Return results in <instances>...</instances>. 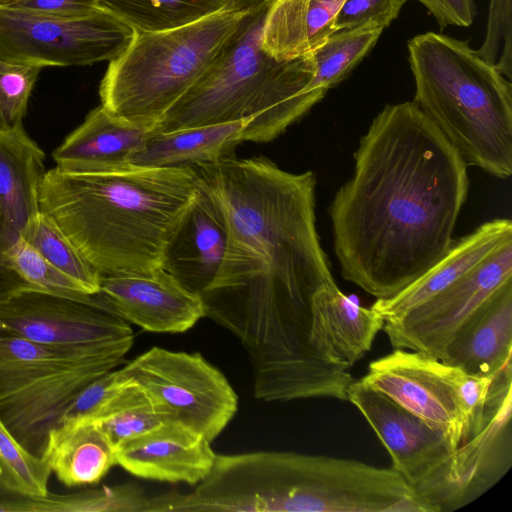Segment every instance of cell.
I'll use <instances>...</instances> for the list:
<instances>
[{
  "instance_id": "1",
  "label": "cell",
  "mask_w": 512,
  "mask_h": 512,
  "mask_svg": "<svg viewBox=\"0 0 512 512\" xmlns=\"http://www.w3.org/2000/svg\"><path fill=\"white\" fill-rule=\"evenodd\" d=\"M193 169L227 228L220 269L201 295L205 317L236 336L257 372L309 365L318 356L313 297L334 281L316 230L314 172L232 156Z\"/></svg>"
},
{
  "instance_id": "2",
  "label": "cell",
  "mask_w": 512,
  "mask_h": 512,
  "mask_svg": "<svg viewBox=\"0 0 512 512\" xmlns=\"http://www.w3.org/2000/svg\"><path fill=\"white\" fill-rule=\"evenodd\" d=\"M354 159L329 208L334 251L345 280L385 299L452 246L467 164L414 101L386 105Z\"/></svg>"
},
{
  "instance_id": "12",
  "label": "cell",
  "mask_w": 512,
  "mask_h": 512,
  "mask_svg": "<svg viewBox=\"0 0 512 512\" xmlns=\"http://www.w3.org/2000/svg\"><path fill=\"white\" fill-rule=\"evenodd\" d=\"M457 367L418 351L394 349L371 361L359 379L443 431L456 449L467 440Z\"/></svg>"
},
{
  "instance_id": "21",
  "label": "cell",
  "mask_w": 512,
  "mask_h": 512,
  "mask_svg": "<svg viewBox=\"0 0 512 512\" xmlns=\"http://www.w3.org/2000/svg\"><path fill=\"white\" fill-rule=\"evenodd\" d=\"M512 240V222L506 218L485 222L454 241L447 253L422 276L392 297L377 299L372 308L391 320L433 297Z\"/></svg>"
},
{
  "instance_id": "29",
  "label": "cell",
  "mask_w": 512,
  "mask_h": 512,
  "mask_svg": "<svg viewBox=\"0 0 512 512\" xmlns=\"http://www.w3.org/2000/svg\"><path fill=\"white\" fill-rule=\"evenodd\" d=\"M42 257L76 281L88 294L99 291L100 275L80 254L71 240L46 213L39 211L20 232Z\"/></svg>"
},
{
  "instance_id": "33",
  "label": "cell",
  "mask_w": 512,
  "mask_h": 512,
  "mask_svg": "<svg viewBox=\"0 0 512 512\" xmlns=\"http://www.w3.org/2000/svg\"><path fill=\"white\" fill-rule=\"evenodd\" d=\"M93 493L32 495L5 485L0 480V512H92Z\"/></svg>"
},
{
  "instance_id": "11",
  "label": "cell",
  "mask_w": 512,
  "mask_h": 512,
  "mask_svg": "<svg viewBox=\"0 0 512 512\" xmlns=\"http://www.w3.org/2000/svg\"><path fill=\"white\" fill-rule=\"evenodd\" d=\"M0 328L43 344L126 351L134 338L128 322L103 308L95 294L78 300L35 288L0 299Z\"/></svg>"
},
{
  "instance_id": "19",
  "label": "cell",
  "mask_w": 512,
  "mask_h": 512,
  "mask_svg": "<svg viewBox=\"0 0 512 512\" xmlns=\"http://www.w3.org/2000/svg\"><path fill=\"white\" fill-rule=\"evenodd\" d=\"M441 361L472 376H491L512 363V280L460 327Z\"/></svg>"
},
{
  "instance_id": "15",
  "label": "cell",
  "mask_w": 512,
  "mask_h": 512,
  "mask_svg": "<svg viewBox=\"0 0 512 512\" xmlns=\"http://www.w3.org/2000/svg\"><path fill=\"white\" fill-rule=\"evenodd\" d=\"M95 295L103 308L150 332L181 333L206 316L201 296L183 287L164 268L100 276Z\"/></svg>"
},
{
  "instance_id": "6",
  "label": "cell",
  "mask_w": 512,
  "mask_h": 512,
  "mask_svg": "<svg viewBox=\"0 0 512 512\" xmlns=\"http://www.w3.org/2000/svg\"><path fill=\"white\" fill-rule=\"evenodd\" d=\"M247 14L224 8L170 30H134L109 62L99 87L101 105L130 123L156 127L217 61Z\"/></svg>"
},
{
  "instance_id": "26",
  "label": "cell",
  "mask_w": 512,
  "mask_h": 512,
  "mask_svg": "<svg viewBox=\"0 0 512 512\" xmlns=\"http://www.w3.org/2000/svg\"><path fill=\"white\" fill-rule=\"evenodd\" d=\"M124 377V376H123ZM171 413L145 388L124 377V382L93 417L117 447L169 420Z\"/></svg>"
},
{
  "instance_id": "39",
  "label": "cell",
  "mask_w": 512,
  "mask_h": 512,
  "mask_svg": "<svg viewBox=\"0 0 512 512\" xmlns=\"http://www.w3.org/2000/svg\"><path fill=\"white\" fill-rule=\"evenodd\" d=\"M274 1L275 0H228L226 8L239 12L256 13L269 8Z\"/></svg>"
},
{
  "instance_id": "14",
  "label": "cell",
  "mask_w": 512,
  "mask_h": 512,
  "mask_svg": "<svg viewBox=\"0 0 512 512\" xmlns=\"http://www.w3.org/2000/svg\"><path fill=\"white\" fill-rule=\"evenodd\" d=\"M347 401L362 414L387 450L391 468L414 489L430 477L454 450L443 431L430 426L360 380L349 385Z\"/></svg>"
},
{
  "instance_id": "13",
  "label": "cell",
  "mask_w": 512,
  "mask_h": 512,
  "mask_svg": "<svg viewBox=\"0 0 512 512\" xmlns=\"http://www.w3.org/2000/svg\"><path fill=\"white\" fill-rule=\"evenodd\" d=\"M512 393L485 426L415 487L430 512H452L493 488L512 466Z\"/></svg>"
},
{
  "instance_id": "3",
  "label": "cell",
  "mask_w": 512,
  "mask_h": 512,
  "mask_svg": "<svg viewBox=\"0 0 512 512\" xmlns=\"http://www.w3.org/2000/svg\"><path fill=\"white\" fill-rule=\"evenodd\" d=\"M199 195L193 167L126 168L94 174L46 171L40 211L100 275L163 268L166 250Z\"/></svg>"
},
{
  "instance_id": "7",
  "label": "cell",
  "mask_w": 512,
  "mask_h": 512,
  "mask_svg": "<svg viewBox=\"0 0 512 512\" xmlns=\"http://www.w3.org/2000/svg\"><path fill=\"white\" fill-rule=\"evenodd\" d=\"M116 347L49 345L0 328V419L43 457L50 432L94 379L124 361Z\"/></svg>"
},
{
  "instance_id": "4",
  "label": "cell",
  "mask_w": 512,
  "mask_h": 512,
  "mask_svg": "<svg viewBox=\"0 0 512 512\" xmlns=\"http://www.w3.org/2000/svg\"><path fill=\"white\" fill-rule=\"evenodd\" d=\"M267 9L246 15L217 61L165 114L155 131L249 120L242 141L269 142L324 97L325 91L312 87L304 57L277 61L262 49Z\"/></svg>"
},
{
  "instance_id": "17",
  "label": "cell",
  "mask_w": 512,
  "mask_h": 512,
  "mask_svg": "<svg viewBox=\"0 0 512 512\" xmlns=\"http://www.w3.org/2000/svg\"><path fill=\"white\" fill-rule=\"evenodd\" d=\"M226 244L224 216L213 197L199 186L197 199L166 250L163 268L201 296L218 274Z\"/></svg>"
},
{
  "instance_id": "28",
  "label": "cell",
  "mask_w": 512,
  "mask_h": 512,
  "mask_svg": "<svg viewBox=\"0 0 512 512\" xmlns=\"http://www.w3.org/2000/svg\"><path fill=\"white\" fill-rule=\"evenodd\" d=\"M383 30L371 26L340 30L303 56L312 74V87L327 92L337 85L371 50Z\"/></svg>"
},
{
  "instance_id": "5",
  "label": "cell",
  "mask_w": 512,
  "mask_h": 512,
  "mask_svg": "<svg viewBox=\"0 0 512 512\" xmlns=\"http://www.w3.org/2000/svg\"><path fill=\"white\" fill-rule=\"evenodd\" d=\"M414 102L461 155L501 179L512 174V86L469 46L441 33L408 42Z\"/></svg>"
},
{
  "instance_id": "27",
  "label": "cell",
  "mask_w": 512,
  "mask_h": 512,
  "mask_svg": "<svg viewBox=\"0 0 512 512\" xmlns=\"http://www.w3.org/2000/svg\"><path fill=\"white\" fill-rule=\"evenodd\" d=\"M97 6L135 31H165L196 22L224 8L228 0H96Z\"/></svg>"
},
{
  "instance_id": "25",
  "label": "cell",
  "mask_w": 512,
  "mask_h": 512,
  "mask_svg": "<svg viewBox=\"0 0 512 512\" xmlns=\"http://www.w3.org/2000/svg\"><path fill=\"white\" fill-rule=\"evenodd\" d=\"M249 120L157 132L129 160L144 168L193 167L213 164L230 156L242 141Z\"/></svg>"
},
{
  "instance_id": "20",
  "label": "cell",
  "mask_w": 512,
  "mask_h": 512,
  "mask_svg": "<svg viewBox=\"0 0 512 512\" xmlns=\"http://www.w3.org/2000/svg\"><path fill=\"white\" fill-rule=\"evenodd\" d=\"M384 322L377 311L359 305L333 281L313 297L311 342L327 360L351 368L371 350Z\"/></svg>"
},
{
  "instance_id": "35",
  "label": "cell",
  "mask_w": 512,
  "mask_h": 512,
  "mask_svg": "<svg viewBox=\"0 0 512 512\" xmlns=\"http://www.w3.org/2000/svg\"><path fill=\"white\" fill-rule=\"evenodd\" d=\"M407 0H344L336 18V32L365 26L387 27Z\"/></svg>"
},
{
  "instance_id": "34",
  "label": "cell",
  "mask_w": 512,
  "mask_h": 512,
  "mask_svg": "<svg viewBox=\"0 0 512 512\" xmlns=\"http://www.w3.org/2000/svg\"><path fill=\"white\" fill-rule=\"evenodd\" d=\"M511 0H489L487 31L478 54L510 80L512 64Z\"/></svg>"
},
{
  "instance_id": "31",
  "label": "cell",
  "mask_w": 512,
  "mask_h": 512,
  "mask_svg": "<svg viewBox=\"0 0 512 512\" xmlns=\"http://www.w3.org/2000/svg\"><path fill=\"white\" fill-rule=\"evenodd\" d=\"M51 473L47 461L27 450L0 419V480L28 494L46 495Z\"/></svg>"
},
{
  "instance_id": "37",
  "label": "cell",
  "mask_w": 512,
  "mask_h": 512,
  "mask_svg": "<svg viewBox=\"0 0 512 512\" xmlns=\"http://www.w3.org/2000/svg\"><path fill=\"white\" fill-rule=\"evenodd\" d=\"M4 7L56 15H82L99 9L96 0H8Z\"/></svg>"
},
{
  "instance_id": "36",
  "label": "cell",
  "mask_w": 512,
  "mask_h": 512,
  "mask_svg": "<svg viewBox=\"0 0 512 512\" xmlns=\"http://www.w3.org/2000/svg\"><path fill=\"white\" fill-rule=\"evenodd\" d=\"M435 17L441 29L448 26L469 27L474 21L476 7L473 0H416Z\"/></svg>"
},
{
  "instance_id": "40",
  "label": "cell",
  "mask_w": 512,
  "mask_h": 512,
  "mask_svg": "<svg viewBox=\"0 0 512 512\" xmlns=\"http://www.w3.org/2000/svg\"><path fill=\"white\" fill-rule=\"evenodd\" d=\"M8 0H0V7H4Z\"/></svg>"
},
{
  "instance_id": "10",
  "label": "cell",
  "mask_w": 512,
  "mask_h": 512,
  "mask_svg": "<svg viewBox=\"0 0 512 512\" xmlns=\"http://www.w3.org/2000/svg\"><path fill=\"white\" fill-rule=\"evenodd\" d=\"M512 280V240L454 283L395 319L382 330L396 349L442 359L448 343L471 315L504 283Z\"/></svg>"
},
{
  "instance_id": "16",
  "label": "cell",
  "mask_w": 512,
  "mask_h": 512,
  "mask_svg": "<svg viewBox=\"0 0 512 512\" xmlns=\"http://www.w3.org/2000/svg\"><path fill=\"white\" fill-rule=\"evenodd\" d=\"M216 453L202 434L169 420L116 447V463L144 479L195 486L211 471Z\"/></svg>"
},
{
  "instance_id": "24",
  "label": "cell",
  "mask_w": 512,
  "mask_h": 512,
  "mask_svg": "<svg viewBox=\"0 0 512 512\" xmlns=\"http://www.w3.org/2000/svg\"><path fill=\"white\" fill-rule=\"evenodd\" d=\"M43 458L68 487L98 483L116 463V447L91 419L61 422L48 437Z\"/></svg>"
},
{
  "instance_id": "22",
  "label": "cell",
  "mask_w": 512,
  "mask_h": 512,
  "mask_svg": "<svg viewBox=\"0 0 512 512\" xmlns=\"http://www.w3.org/2000/svg\"><path fill=\"white\" fill-rule=\"evenodd\" d=\"M44 157L24 127L0 130V227L6 247L40 211Z\"/></svg>"
},
{
  "instance_id": "23",
  "label": "cell",
  "mask_w": 512,
  "mask_h": 512,
  "mask_svg": "<svg viewBox=\"0 0 512 512\" xmlns=\"http://www.w3.org/2000/svg\"><path fill=\"white\" fill-rule=\"evenodd\" d=\"M343 2L275 0L264 16L262 49L277 61H291L314 51L336 32L335 18Z\"/></svg>"
},
{
  "instance_id": "9",
  "label": "cell",
  "mask_w": 512,
  "mask_h": 512,
  "mask_svg": "<svg viewBox=\"0 0 512 512\" xmlns=\"http://www.w3.org/2000/svg\"><path fill=\"white\" fill-rule=\"evenodd\" d=\"M180 423L212 442L234 417L238 396L224 374L197 352L152 347L121 369Z\"/></svg>"
},
{
  "instance_id": "30",
  "label": "cell",
  "mask_w": 512,
  "mask_h": 512,
  "mask_svg": "<svg viewBox=\"0 0 512 512\" xmlns=\"http://www.w3.org/2000/svg\"><path fill=\"white\" fill-rule=\"evenodd\" d=\"M1 262L32 288L78 300H91L94 296L48 262L20 235L2 251Z\"/></svg>"
},
{
  "instance_id": "32",
  "label": "cell",
  "mask_w": 512,
  "mask_h": 512,
  "mask_svg": "<svg viewBox=\"0 0 512 512\" xmlns=\"http://www.w3.org/2000/svg\"><path fill=\"white\" fill-rule=\"evenodd\" d=\"M42 67L0 58V130L23 127V118Z\"/></svg>"
},
{
  "instance_id": "38",
  "label": "cell",
  "mask_w": 512,
  "mask_h": 512,
  "mask_svg": "<svg viewBox=\"0 0 512 512\" xmlns=\"http://www.w3.org/2000/svg\"><path fill=\"white\" fill-rule=\"evenodd\" d=\"M6 248L0 228V299L16 291L30 287L18 274L1 262L2 251Z\"/></svg>"
},
{
  "instance_id": "18",
  "label": "cell",
  "mask_w": 512,
  "mask_h": 512,
  "mask_svg": "<svg viewBox=\"0 0 512 512\" xmlns=\"http://www.w3.org/2000/svg\"><path fill=\"white\" fill-rule=\"evenodd\" d=\"M155 127L130 123L96 107L53 152L56 168L67 173L94 174L126 168Z\"/></svg>"
},
{
  "instance_id": "8",
  "label": "cell",
  "mask_w": 512,
  "mask_h": 512,
  "mask_svg": "<svg viewBox=\"0 0 512 512\" xmlns=\"http://www.w3.org/2000/svg\"><path fill=\"white\" fill-rule=\"evenodd\" d=\"M134 32L100 8L56 15L0 7V58L42 68L110 62L125 50Z\"/></svg>"
}]
</instances>
